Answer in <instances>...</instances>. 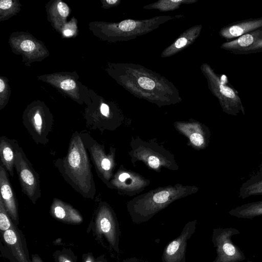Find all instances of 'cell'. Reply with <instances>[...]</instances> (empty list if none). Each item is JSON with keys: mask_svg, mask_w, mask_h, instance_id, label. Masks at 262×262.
I'll use <instances>...</instances> for the list:
<instances>
[{"mask_svg": "<svg viewBox=\"0 0 262 262\" xmlns=\"http://www.w3.org/2000/svg\"><path fill=\"white\" fill-rule=\"evenodd\" d=\"M64 180L85 199L93 200L96 189L88 151L80 133L74 132L70 141L67 155L54 163Z\"/></svg>", "mask_w": 262, "mask_h": 262, "instance_id": "obj_1", "label": "cell"}, {"mask_svg": "<svg viewBox=\"0 0 262 262\" xmlns=\"http://www.w3.org/2000/svg\"><path fill=\"white\" fill-rule=\"evenodd\" d=\"M202 71L207 79L208 87L218 99L223 111L229 115L236 116L245 111L238 92L229 82L225 75L216 73L207 64L202 65Z\"/></svg>", "mask_w": 262, "mask_h": 262, "instance_id": "obj_2", "label": "cell"}, {"mask_svg": "<svg viewBox=\"0 0 262 262\" xmlns=\"http://www.w3.org/2000/svg\"><path fill=\"white\" fill-rule=\"evenodd\" d=\"M158 19L146 21L129 19L117 23L95 21L90 23L89 26L94 34L101 39L116 41L145 33L152 28V26L155 25L154 22L157 21Z\"/></svg>", "mask_w": 262, "mask_h": 262, "instance_id": "obj_3", "label": "cell"}, {"mask_svg": "<svg viewBox=\"0 0 262 262\" xmlns=\"http://www.w3.org/2000/svg\"><path fill=\"white\" fill-rule=\"evenodd\" d=\"M93 223V230L97 239L110 251L120 254L121 232L119 223L115 212L107 203H99Z\"/></svg>", "mask_w": 262, "mask_h": 262, "instance_id": "obj_4", "label": "cell"}, {"mask_svg": "<svg viewBox=\"0 0 262 262\" xmlns=\"http://www.w3.org/2000/svg\"><path fill=\"white\" fill-rule=\"evenodd\" d=\"M23 122L25 127L37 143L45 145L52 130L54 119L49 109L42 102H33L24 112Z\"/></svg>", "mask_w": 262, "mask_h": 262, "instance_id": "obj_5", "label": "cell"}, {"mask_svg": "<svg viewBox=\"0 0 262 262\" xmlns=\"http://www.w3.org/2000/svg\"><path fill=\"white\" fill-rule=\"evenodd\" d=\"M14 168L22 192L32 203L35 204L41 197L39 176L20 146L18 147L16 152Z\"/></svg>", "mask_w": 262, "mask_h": 262, "instance_id": "obj_6", "label": "cell"}, {"mask_svg": "<svg viewBox=\"0 0 262 262\" xmlns=\"http://www.w3.org/2000/svg\"><path fill=\"white\" fill-rule=\"evenodd\" d=\"M9 43L13 53L21 55L23 61L26 66L33 62L40 61L49 55L42 42L28 33L17 32L12 33Z\"/></svg>", "mask_w": 262, "mask_h": 262, "instance_id": "obj_7", "label": "cell"}, {"mask_svg": "<svg viewBox=\"0 0 262 262\" xmlns=\"http://www.w3.org/2000/svg\"><path fill=\"white\" fill-rule=\"evenodd\" d=\"M239 234L237 229L232 227L213 229L212 242L216 256L212 262H240L246 259L243 252L231 239Z\"/></svg>", "mask_w": 262, "mask_h": 262, "instance_id": "obj_8", "label": "cell"}, {"mask_svg": "<svg viewBox=\"0 0 262 262\" xmlns=\"http://www.w3.org/2000/svg\"><path fill=\"white\" fill-rule=\"evenodd\" d=\"M85 147L89 151L98 176L105 183L108 182L113 167V155L105 152L104 146L100 144L86 132L80 133Z\"/></svg>", "mask_w": 262, "mask_h": 262, "instance_id": "obj_9", "label": "cell"}, {"mask_svg": "<svg viewBox=\"0 0 262 262\" xmlns=\"http://www.w3.org/2000/svg\"><path fill=\"white\" fill-rule=\"evenodd\" d=\"M197 221H189L183 227L180 235L165 247L162 252V262H185L188 240L194 233Z\"/></svg>", "mask_w": 262, "mask_h": 262, "instance_id": "obj_10", "label": "cell"}, {"mask_svg": "<svg viewBox=\"0 0 262 262\" xmlns=\"http://www.w3.org/2000/svg\"><path fill=\"white\" fill-rule=\"evenodd\" d=\"M221 48L237 55H248L261 52L262 27L234 40L223 43Z\"/></svg>", "mask_w": 262, "mask_h": 262, "instance_id": "obj_11", "label": "cell"}, {"mask_svg": "<svg viewBox=\"0 0 262 262\" xmlns=\"http://www.w3.org/2000/svg\"><path fill=\"white\" fill-rule=\"evenodd\" d=\"M4 243L12 257V262H32L21 231L14 224L2 234Z\"/></svg>", "mask_w": 262, "mask_h": 262, "instance_id": "obj_12", "label": "cell"}, {"mask_svg": "<svg viewBox=\"0 0 262 262\" xmlns=\"http://www.w3.org/2000/svg\"><path fill=\"white\" fill-rule=\"evenodd\" d=\"M38 79L49 83L58 90L82 104L80 95V89L76 79L72 74L63 73H54L42 75L39 77Z\"/></svg>", "mask_w": 262, "mask_h": 262, "instance_id": "obj_13", "label": "cell"}, {"mask_svg": "<svg viewBox=\"0 0 262 262\" xmlns=\"http://www.w3.org/2000/svg\"><path fill=\"white\" fill-rule=\"evenodd\" d=\"M1 197L10 218L15 225L19 223L18 203L11 186L7 170L0 165Z\"/></svg>", "mask_w": 262, "mask_h": 262, "instance_id": "obj_14", "label": "cell"}, {"mask_svg": "<svg viewBox=\"0 0 262 262\" xmlns=\"http://www.w3.org/2000/svg\"><path fill=\"white\" fill-rule=\"evenodd\" d=\"M262 27V17L236 21L222 27L220 36L229 40L238 38Z\"/></svg>", "mask_w": 262, "mask_h": 262, "instance_id": "obj_15", "label": "cell"}, {"mask_svg": "<svg viewBox=\"0 0 262 262\" xmlns=\"http://www.w3.org/2000/svg\"><path fill=\"white\" fill-rule=\"evenodd\" d=\"M50 213L53 217L66 224L78 225L83 221L78 210L71 205L57 198L53 200Z\"/></svg>", "mask_w": 262, "mask_h": 262, "instance_id": "obj_16", "label": "cell"}, {"mask_svg": "<svg viewBox=\"0 0 262 262\" xmlns=\"http://www.w3.org/2000/svg\"><path fill=\"white\" fill-rule=\"evenodd\" d=\"M48 20L53 28L61 33L70 14V8L61 0L51 1L46 6Z\"/></svg>", "mask_w": 262, "mask_h": 262, "instance_id": "obj_17", "label": "cell"}, {"mask_svg": "<svg viewBox=\"0 0 262 262\" xmlns=\"http://www.w3.org/2000/svg\"><path fill=\"white\" fill-rule=\"evenodd\" d=\"M19 146L17 141L2 136L0 138V158L1 164L11 177L14 176V160Z\"/></svg>", "mask_w": 262, "mask_h": 262, "instance_id": "obj_18", "label": "cell"}, {"mask_svg": "<svg viewBox=\"0 0 262 262\" xmlns=\"http://www.w3.org/2000/svg\"><path fill=\"white\" fill-rule=\"evenodd\" d=\"M236 217L251 219L262 216V200L237 206L228 212Z\"/></svg>", "mask_w": 262, "mask_h": 262, "instance_id": "obj_19", "label": "cell"}, {"mask_svg": "<svg viewBox=\"0 0 262 262\" xmlns=\"http://www.w3.org/2000/svg\"><path fill=\"white\" fill-rule=\"evenodd\" d=\"M262 195V171L259 170L241 186L239 196L244 199L252 195Z\"/></svg>", "mask_w": 262, "mask_h": 262, "instance_id": "obj_20", "label": "cell"}, {"mask_svg": "<svg viewBox=\"0 0 262 262\" xmlns=\"http://www.w3.org/2000/svg\"><path fill=\"white\" fill-rule=\"evenodd\" d=\"M21 5L16 0L0 1V21L7 20L15 15L21 9Z\"/></svg>", "mask_w": 262, "mask_h": 262, "instance_id": "obj_21", "label": "cell"}, {"mask_svg": "<svg viewBox=\"0 0 262 262\" xmlns=\"http://www.w3.org/2000/svg\"><path fill=\"white\" fill-rule=\"evenodd\" d=\"M195 29L185 33L182 37H179L173 44L163 52V56H168L174 54L176 52L190 43L191 41L194 40L196 37L195 36L197 37L199 34H196V33H194Z\"/></svg>", "mask_w": 262, "mask_h": 262, "instance_id": "obj_22", "label": "cell"}, {"mask_svg": "<svg viewBox=\"0 0 262 262\" xmlns=\"http://www.w3.org/2000/svg\"><path fill=\"white\" fill-rule=\"evenodd\" d=\"M10 88L8 79L4 77H0V110L4 108L8 102L10 95Z\"/></svg>", "mask_w": 262, "mask_h": 262, "instance_id": "obj_23", "label": "cell"}, {"mask_svg": "<svg viewBox=\"0 0 262 262\" xmlns=\"http://www.w3.org/2000/svg\"><path fill=\"white\" fill-rule=\"evenodd\" d=\"M14 223L8 213L2 199L0 198V229L4 232L10 229Z\"/></svg>", "mask_w": 262, "mask_h": 262, "instance_id": "obj_24", "label": "cell"}, {"mask_svg": "<svg viewBox=\"0 0 262 262\" xmlns=\"http://www.w3.org/2000/svg\"><path fill=\"white\" fill-rule=\"evenodd\" d=\"M53 256L56 262H77V257L70 249L64 248L57 250Z\"/></svg>", "mask_w": 262, "mask_h": 262, "instance_id": "obj_25", "label": "cell"}, {"mask_svg": "<svg viewBox=\"0 0 262 262\" xmlns=\"http://www.w3.org/2000/svg\"><path fill=\"white\" fill-rule=\"evenodd\" d=\"M77 32V20L75 17H73L70 21L64 25L61 33L63 37H70L74 36Z\"/></svg>", "mask_w": 262, "mask_h": 262, "instance_id": "obj_26", "label": "cell"}, {"mask_svg": "<svg viewBox=\"0 0 262 262\" xmlns=\"http://www.w3.org/2000/svg\"><path fill=\"white\" fill-rule=\"evenodd\" d=\"M137 83L143 89L152 90L156 86L154 80L147 77L142 76L138 78Z\"/></svg>", "mask_w": 262, "mask_h": 262, "instance_id": "obj_27", "label": "cell"}, {"mask_svg": "<svg viewBox=\"0 0 262 262\" xmlns=\"http://www.w3.org/2000/svg\"><path fill=\"white\" fill-rule=\"evenodd\" d=\"M83 262H108L104 255L95 257L91 253L83 255Z\"/></svg>", "mask_w": 262, "mask_h": 262, "instance_id": "obj_28", "label": "cell"}, {"mask_svg": "<svg viewBox=\"0 0 262 262\" xmlns=\"http://www.w3.org/2000/svg\"><path fill=\"white\" fill-rule=\"evenodd\" d=\"M191 142L194 145L200 146L205 143L204 137L200 133H193L190 137Z\"/></svg>", "mask_w": 262, "mask_h": 262, "instance_id": "obj_29", "label": "cell"}, {"mask_svg": "<svg viewBox=\"0 0 262 262\" xmlns=\"http://www.w3.org/2000/svg\"><path fill=\"white\" fill-rule=\"evenodd\" d=\"M102 8L108 9L112 7H114L118 4L119 1L118 0H104L102 1Z\"/></svg>", "mask_w": 262, "mask_h": 262, "instance_id": "obj_30", "label": "cell"}, {"mask_svg": "<svg viewBox=\"0 0 262 262\" xmlns=\"http://www.w3.org/2000/svg\"><path fill=\"white\" fill-rule=\"evenodd\" d=\"M160 160L156 157L151 156L148 160V163L150 167L152 168H157L160 165Z\"/></svg>", "mask_w": 262, "mask_h": 262, "instance_id": "obj_31", "label": "cell"}, {"mask_svg": "<svg viewBox=\"0 0 262 262\" xmlns=\"http://www.w3.org/2000/svg\"><path fill=\"white\" fill-rule=\"evenodd\" d=\"M122 262H148L146 260H144L141 258H139L136 257H132L129 258H127L126 259H123Z\"/></svg>", "mask_w": 262, "mask_h": 262, "instance_id": "obj_32", "label": "cell"}, {"mask_svg": "<svg viewBox=\"0 0 262 262\" xmlns=\"http://www.w3.org/2000/svg\"><path fill=\"white\" fill-rule=\"evenodd\" d=\"M130 177L129 174L128 173L126 172H123L121 174H120L118 177V180L119 182H124L127 179L129 178Z\"/></svg>", "mask_w": 262, "mask_h": 262, "instance_id": "obj_33", "label": "cell"}, {"mask_svg": "<svg viewBox=\"0 0 262 262\" xmlns=\"http://www.w3.org/2000/svg\"><path fill=\"white\" fill-rule=\"evenodd\" d=\"M32 262H43L41 258L36 254H32Z\"/></svg>", "mask_w": 262, "mask_h": 262, "instance_id": "obj_34", "label": "cell"}, {"mask_svg": "<svg viewBox=\"0 0 262 262\" xmlns=\"http://www.w3.org/2000/svg\"><path fill=\"white\" fill-rule=\"evenodd\" d=\"M246 262H253V261L248 260V261H247Z\"/></svg>", "mask_w": 262, "mask_h": 262, "instance_id": "obj_35", "label": "cell"}]
</instances>
